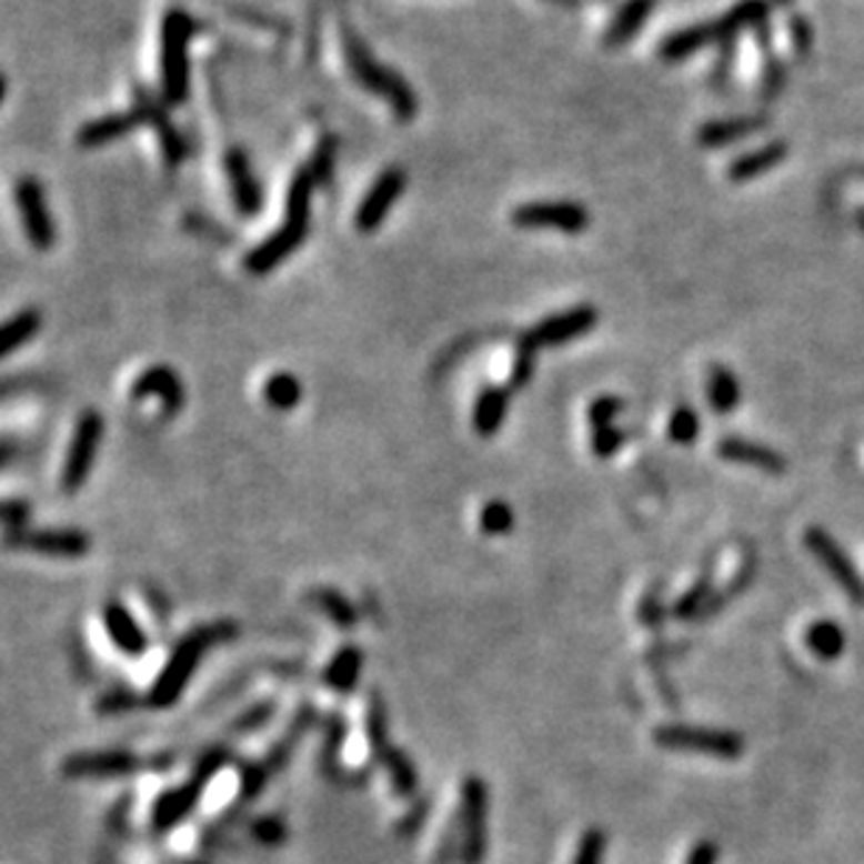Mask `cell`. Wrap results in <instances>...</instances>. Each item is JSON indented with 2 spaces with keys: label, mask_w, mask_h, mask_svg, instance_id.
<instances>
[{
  "label": "cell",
  "mask_w": 864,
  "mask_h": 864,
  "mask_svg": "<svg viewBox=\"0 0 864 864\" xmlns=\"http://www.w3.org/2000/svg\"><path fill=\"white\" fill-rule=\"evenodd\" d=\"M237 632H239L237 623L220 621V623H208V626H200L191 634H185V637L174 645L172 657H169V663L163 665V671L158 674V682H154L152 691H149L147 696L149 705L158 707V711L172 707L180 699V693L185 691L191 676H194L202 654H205L208 649H213V645L233 640L237 637Z\"/></svg>",
  "instance_id": "obj_1"
},
{
  "label": "cell",
  "mask_w": 864,
  "mask_h": 864,
  "mask_svg": "<svg viewBox=\"0 0 864 864\" xmlns=\"http://www.w3.org/2000/svg\"><path fill=\"white\" fill-rule=\"evenodd\" d=\"M194 20L183 9H169L160 23V96L167 104L189 99V46Z\"/></svg>",
  "instance_id": "obj_2"
},
{
  "label": "cell",
  "mask_w": 864,
  "mask_h": 864,
  "mask_svg": "<svg viewBox=\"0 0 864 864\" xmlns=\"http://www.w3.org/2000/svg\"><path fill=\"white\" fill-rule=\"evenodd\" d=\"M766 0H741L739 7L730 9L724 18L711 20V23L691 26L685 31H676L669 40L663 42V60L680 62L691 53H696L699 48L707 46V42L724 40V37H733L735 31H741L744 26H758L766 18Z\"/></svg>",
  "instance_id": "obj_3"
},
{
  "label": "cell",
  "mask_w": 864,
  "mask_h": 864,
  "mask_svg": "<svg viewBox=\"0 0 864 864\" xmlns=\"http://www.w3.org/2000/svg\"><path fill=\"white\" fill-rule=\"evenodd\" d=\"M345 57H349V66L354 71V77L365 84L371 93L382 96L388 104L393 107L399 113V119H413L415 110H419V101H415V93L396 77L393 71H388L385 66L373 60L371 51L345 29Z\"/></svg>",
  "instance_id": "obj_4"
},
{
  "label": "cell",
  "mask_w": 864,
  "mask_h": 864,
  "mask_svg": "<svg viewBox=\"0 0 864 864\" xmlns=\"http://www.w3.org/2000/svg\"><path fill=\"white\" fill-rule=\"evenodd\" d=\"M654 741L671 752H696L711 758L735 761L744 755V739L730 730H705L691 724H665L654 730Z\"/></svg>",
  "instance_id": "obj_5"
},
{
  "label": "cell",
  "mask_w": 864,
  "mask_h": 864,
  "mask_svg": "<svg viewBox=\"0 0 864 864\" xmlns=\"http://www.w3.org/2000/svg\"><path fill=\"white\" fill-rule=\"evenodd\" d=\"M101 435H104V419L96 410H84L73 430L71 446H68L66 466H62V492L77 494L88 480L90 469H93L96 452L101 446Z\"/></svg>",
  "instance_id": "obj_6"
},
{
  "label": "cell",
  "mask_w": 864,
  "mask_h": 864,
  "mask_svg": "<svg viewBox=\"0 0 864 864\" xmlns=\"http://www.w3.org/2000/svg\"><path fill=\"white\" fill-rule=\"evenodd\" d=\"M3 545L9 551L37 553L48 559H82L90 551V539L82 531H34V528H14L3 533Z\"/></svg>",
  "instance_id": "obj_7"
},
{
  "label": "cell",
  "mask_w": 864,
  "mask_h": 864,
  "mask_svg": "<svg viewBox=\"0 0 864 864\" xmlns=\"http://www.w3.org/2000/svg\"><path fill=\"white\" fill-rule=\"evenodd\" d=\"M805 547L812 551L814 559H820V564L828 570L831 579L845 590V595L853 604H864V581L858 579L856 567H853L851 559L845 556V551L836 545L823 528H808V531H805Z\"/></svg>",
  "instance_id": "obj_8"
},
{
  "label": "cell",
  "mask_w": 864,
  "mask_h": 864,
  "mask_svg": "<svg viewBox=\"0 0 864 864\" xmlns=\"http://www.w3.org/2000/svg\"><path fill=\"white\" fill-rule=\"evenodd\" d=\"M514 225L520 228H556L564 233H581L590 225V213L584 205L567 200L528 202L514 211Z\"/></svg>",
  "instance_id": "obj_9"
},
{
  "label": "cell",
  "mask_w": 864,
  "mask_h": 864,
  "mask_svg": "<svg viewBox=\"0 0 864 864\" xmlns=\"http://www.w3.org/2000/svg\"><path fill=\"white\" fill-rule=\"evenodd\" d=\"M307 233H309V220L287 217V222L273 233V237L264 239L255 250H250L248 259H244L248 273L264 275L270 273V270H275L279 264H284V261L290 259L303 242H307Z\"/></svg>",
  "instance_id": "obj_10"
},
{
  "label": "cell",
  "mask_w": 864,
  "mask_h": 864,
  "mask_svg": "<svg viewBox=\"0 0 864 864\" xmlns=\"http://www.w3.org/2000/svg\"><path fill=\"white\" fill-rule=\"evenodd\" d=\"M20 208V222H23L26 239L34 244L37 250H48L57 242V225H53L51 213H48L46 194H42V185L34 178L20 180L18 189H14Z\"/></svg>",
  "instance_id": "obj_11"
},
{
  "label": "cell",
  "mask_w": 864,
  "mask_h": 864,
  "mask_svg": "<svg viewBox=\"0 0 864 864\" xmlns=\"http://www.w3.org/2000/svg\"><path fill=\"white\" fill-rule=\"evenodd\" d=\"M485 812H489V792L485 783L469 777L463 783L461 817H463V858L466 864H478L485 853Z\"/></svg>",
  "instance_id": "obj_12"
},
{
  "label": "cell",
  "mask_w": 864,
  "mask_h": 864,
  "mask_svg": "<svg viewBox=\"0 0 864 864\" xmlns=\"http://www.w3.org/2000/svg\"><path fill=\"white\" fill-rule=\"evenodd\" d=\"M66 775L77 781H110V777L135 775L141 770V761L127 750H107V752H79L66 761Z\"/></svg>",
  "instance_id": "obj_13"
},
{
  "label": "cell",
  "mask_w": 864,
  "mask_h": 864,
  "mask_svg": "<svg viewBox=\"0 0 864 864\" xmlns=\"http://www.w3.org/2000/svg\"><path fill=\"white\" fill-rule=\"evenodd\" d=\"M132 110L138 113L141 124H149L154 130V135H158L160 141V149H163V158H167L172 167H180V163L185 160V154H189V149H185V141L183 135H180V130L172 124V119H169L167 104L154 99L149 90L138 88L135 107H132Z\"/></svg>",
  "instance_id": "obj_14"
},
{
  "label": "cell",
  "mask_w": 864,
  "mask_h": 864,
  "mask_svg": "<svg viewBox=\"0 0 864 864\" xmlns=\"http://www.w3.org/2000/svg\"><path fill=\"white\" fill-rule=\"evenodd\" d=\"M595 320H599V312L592 307H575L567 309V312H559L545 318L539 323L536 329L525 334L522 340L533 345V349H545V345H562L567 340L581 338L590 329H595Z\"/></svg>",
  "instance_id": "obj_15"
},
{
  "label": "cell",
  "mask_w": 864,
  "mask_h": 864,
  "mask_svg": "<svg viewBox=\"0 0 864 864\" xmlns=\"http://www.w3.org/2000/svg\"><path fill=\"white\" fill-rule=\"evenodd\" d=\"M404 183H408V178H404L402 169H388V172H382L380 180H376L373 189L365 194V200L360 202V211H356V228L368 233L380 225V222L388 217V211H391V208L396 205L399 197H402Z\"/></svg>",
  "instance_id": "obj_16"
},
{
  "label": "cell",
  "mask_w": 864,
  "mask_h": 864,
  "mask_svg": "<svg viewBox=\"0 0 864 864\" xmlns=\"http://www.w3.org/2000/svg\"><path fill=\"white\" fill-rule=\"evenodd\" d=\"M132 396L135 399H143V396L160 399V404H163V410H167L169 415L180 413L185 404L183 382H180V376L169 365L147 368V371H143L141 376L135 380V385H132Z\"/></svg>",
  "instance_id": "obj_17"
},
{
  "label": "cell",
  "mask_w": 864,
  "mask_h": 864,
  "mask_svg": "<svg viewBox=\"0 0 864 864\" xmlns=\"http://www.w3.org/2000/svg\"><path fill=\"white\" fill-rule=\"evenodd\" d=\"M716 452L722 461L761 469V472L777 474L786 469V458H783L781 452L770 450V446H764V444H755V441L739 439V435H727V439L719 441Z\"/></svg>",
  "instance_id": "obj_18"
},
{
  "label": "cell",
  "mask_w": 864,
  "mask_h": 864,
  "mask_svg": "<svg viewBox=\"0 0 864 864\" xmlns=\"http://www.w3.org/2000/svg\"><path fill=\"white\" fill-rule=\"evenodd\" d=\"M101 617H104L107 634H110V640L119 645L121 652L130 654V657H141V654L147 652L149 649L147 632L138 626V621L132 617V612L127 610L124 604H119V601H110V604H104Z\"/></svg>",
  "instance_id": "obj_19"
},
{
  "label": "cell",
  "mask_w": 864,
  "mask_h": 864,
  "mask_svg": "<svg viewBox=\"0 0 864 864\" xmlns=\"http://www.w3.org/2000/svg\"><path fill=\"white\" fill-rule=\"evenodd\" d=\"M225 169H228V178H231L237 208L244 213V217H255L261 208V189L253 169H250L248 154H244L242 149H231V152L225 154Z\"/></svg>",
  "instance_id": "obj_20"
},
{
  "label": "cell",
  "mask_w": 864,
  "mask_h": 864,
  "mask_svg": "<svg viewBox=\"0 0 864 864\" xmlns=\"http://www.w3.org/2000/svg\"><path fill=\"white\" fill-rule=\"evenodd\" d=\"M511 404V388L489 385L474 402V430L483 439H492L494 432L505 424V415H509Z\"/></svg>",
  "instance_id": "obj_21"
},
{
  "label": "cell",
  "mask_w": 864,
  "mask_h": 864,
  "mask_svg": "<svg viewBox=\"0 0 864 864\" xmlns=\"http://www.w3.org/2000/svg\"><path fill=\"white\" fill-rule=\"evenodd\" d=\"M138 124H141V119H138L135 110H132V113L101 115V119L88 121V124L79 130L77 141H79V147H84V149L104 147V143H113L115 138L130 135V132L135 130Z\"/></svg>",
  "instance_id": "obj_22"
},
{
  "label": "cell",
  "mask_w": 864,
  "mask_h": 864,
  "mask_svg": "<svg viewBox=\"0 0 864 864\" xmlns=\"http://www.w3.org/2000/svg\"><path fill=\"white\" fill-rule=\"evenodd\" d=\"M200 794L202 781H197V777L191 783H185V786L163 794V797L158 800V805H154V825H158V828H172L174 823H180V820L194 808Z\"/></svg>",
  "instance_id": "obj_23"
},
{
  "label": "cell",
  "mask_w": 864,
  "mask_h": 864,
  "mask_svg": "<svg viewBox=\"0 0 864 864\" xmlns=\"http://www.w3.org/2000/svg\"><path fill=\"white\" fill-rule=\"evenodd\" d=\"M40 326L42 314L37 312V309H23V312H18L14 318L3 320V323H0V360L23 349L29 340H34L37 334H40Z\"/></svg>",
  "instance_id": "obj_24"
},
{
  "label": "cell",
  "mask_w": 864,
  "mask_h": 864,
  "mask_svg": "<svg viewBox=\"0 0 864 864\" xmlns=\"http://www.w3.org/2000/svg\"><path fill=\"white\" fill-rule=\"evenodd\" d=\"M788 154V147L783 141H775V143H766V147L755 149V152H746L741 154L739 160H735L733 167H730V178L733 180H752V178H758V174L770 172V169H775L777 163H781L783 158Z\"/></svg>",
  "instance_id": "obj_25"
},
{
  "label": "cell",
  "mask_w": 864,
  "mask_h": 864,
  "mask_svg": "<svg viewBox=\"0 0 864 864\" xmlns=\"http://www.w3.org/2000/svg\"><path fill=\"white\" fill-rule=\"evenodd\" d=\"M360 671H362V652L356 649V645H345V649H340V652L334 654V660L329 663L323 680H326V685L332 687V691L351 693L356 687V682H360Z\"/></svg>",
  "instance_id": "obj_26"
},
{
  "label": "cell",
  "mask_w": 864,
  "mask_h": 864,
  "mask_svg": "<svg viewBox=\"0 0 864 864\" xmlns=\"http://www.w3.org/2000/svg\"><path fill=\"white\" fill-rule=\"evenodd\" d=\"M707 396H711L713 410L719 415H727L739 408L741 402V388L735 373L724 365H713L707 373Z\"/></svg>",
  "instance_id": "obj_27"
},
{
  "label": "cell",
  "mask_w": 864,
  "mask_h": 864,
  "mask_svg": "<svg viewBox=\"0 0 864 864\" xmlns=\"http://www.w3.org/2000/svg\"><path fill=\"white\" fill-rule=\"evenodd\" d=\"M764 124H766L764 119L713 121V124H707L699 130V141H702V147H724V143H733V141H739V138L758 132Z\"/></svg>",
  "instance_id": "obj_28"
},
{
  "label": "cell",
  "mask_w": 864,
  "mask_h": 864,
  "mask_svg": "<svg viewBox=\"0 0 864 864\" xmlns=\"http://www.w3.org/2000/svg\"><path fill=\"white\" fill-rule=\"evenodd\" d=\"M376 758H380V764L388 770V775H391L393 786H396L399 794L415 792V786H419V775H415L413 761H410L402 750H396L393 744H385L376 750Z\"/></svg>",
  "instance_id": "obj_29"
},
{
  "label": "cell",
  "mask_w": 864,
  "mask_h": 864,
  "mask_svg": "<svg viewBox=\"0 0 864 864\" xmlns=\"http://www.w3.org/2000/svg\"><path fill=\"white\" fill-rule=\"evenodd\" d=\"M652 7L654 0H629L626 7L621 9V14L615 18V23L610 26L606 42H610V46H623V42L632 40V37L640 31V26L645 23V18H649Z\"/></svg>",
  "instance_id": "obj_30"
},
{
  "label": "cell",
  "mask_w": 864,
  "mask_h": 864,
  "mask_svg": "<svg viewBox=\"0 0 864 864\" xmlns=\"http://www.w3.org/2000/svg\"><path fill=\"white\" fill-rule=\"evenodd\" d=\"M805 645H808L817 657L836 660L842 652H845V632H842L836 623L817 621L808 626V632H805Z\"/></svg>",
  "instance_id": "obj_31"
},
{
  "label": "cell",
  "mask_w": 864,
  "mask_h": 864,
  "mask_svg": "<svg viewBox=\"0 0 864 864\" xmlns=\"http://www.w3.org/2000/svg\"><path fill=\"white\" fill-rule=\"evenodd\" d=\"M309 599L323 610V615H329V621L338 623L340 629H351L356 626V610L349 599H345L343 592L332 590V586H323V590H312Z\"/></svg>",
  "instance_id": "obj_32"
},
{
  "label": "cell",
  "mask_w": 864,
  "mask_h": 864,
  "mask_svg": "<svg viewBox=\"0 0 864 864\" xmlns=\"http://www.w3.org/2000/svg\"><path fill=\"white\" fill-rule=\"evenodd\" d=\"M303 399L301 382L292 373H273L264 385V402L273 410H292Z\"/></svg>",
  "instance_id": "obj_33"
},
{
  "label": "cell",
  "mask_w": 864,
  "mask_h": 864,
  "mask_svg": "<svg viewBox=\"0 0 864 864\" xmlns=\"http://www.w3.org/2000/svg\"><path fill=\"white\" fill-rule=\"evenodd\" d=\"M480 528H483V533H489V536H505V533L514 531V511H511V505L503 503V500H492V503L480 511Z\"/></svg>",
  "instance_id": "obj_34"
},
{
  "label": "cell",
  "mask_w": 864,
  "mask_h": 864,
  "mask_svg": "<svg viewBox=\"0 0 864 864\" xmlns=\"http://www.w3.org/2000/svg\"><path fill=\"white\" fill-rule=\"evenodd\" d=\"M669 435L674 444H693L699 435V415L696 410L691 408V404H680V408L674 410V415H671L669 421Z\"/></svg>",
  "instance_id": "obj_35"
},
{
  "label": "cell",
  "mask_w": 864,
  "mask_h": 864,
  "mask_svg": "<svg viewBox=\"0 0 864 864\" xmlns=\"http://www.w3.org/2000/svg\"><path fill=\"white\" fill-rule=\"evenodd\" d=\"M707 599H711V579H699L696 584H693L691 590H687L685 595L676 601L674 612H671V615H674L676 621H691V617H696L699 612L705 610Z\"/></svg>",
  "instance_id": "obj_36"
},
{
  "label": "cell",
  "mask_w": 864,
  "mask_h": 864,
  "mask_svg": "<svg viewBox=\"0 0 864 864\" xmlns=\"http://www.w3.org/2000/svg\"><path fill=\"white\" fill-rule=\"evenodd\" d=\"M368 741H371L373 752L391 744V739H388V711L380 696H371V705H368Z\"/></svg>",
  "instance_id": "obj_37"
},
{
  "label": "cell",
  "mask_w": 864,
  "mask_h": 864,
  "mask_svg": "<svg viewBox=\"0 0 864 864\" xmlns=\"http://www.w3.org/2000/svg\"><path fill=\"white\" fill-rule=\"evenodd\" d=\"M623 408H626V402H623V399L601 396L590 404V413L586 415H590L592 426H595V430H601V426L615 424V419L623 413Z\"/></svg>",
  "instance_id": "obj_38"
},
{
  "label": "cell",
  "mask_w": 864,
  "mask_h": 864,
  "mask_svg": "<svg viewBox=\"0 0 864 864\" xmlns=\"http://www.w3.org/2000/svg\"><path fill=\"white\" fill-rule=\"evenodd\" d=\"M536 351L539 349H533V345L528 343V340H522V343H520V351H516L514 368H511V385H509L511 391H514V388H522V385H528V382H531L533 365H536Z\"/></svg>",
  "instance_id": "obj_39"
},
{
  "label": "cell",
  "mask_w": 864,
  "mask_h": 864,
  "mask_svg": "<svg viewBox=\"0 0 864 864\" xmlns=\"http://www.w3.org/2000/svg\"><path fill=\"white\" fill-rule=\"evenodd\" d=\"M138 705H141V699H138L135 693L127 691V687H115V691L104 693V696L96 702V711L104 713V716H113V713H127Z\"/></svg>",
  "instance_id": "obj_40"
},
{
  "label": "cell",
  "mask_w": 864,
  "mask_h": 864,
  "mask_svg": "<svg viewBox=\"0 0 864 864\" xmlns=\"http://www.w3.org/2000/svg\"><path fill=\"white\" fill-rule=\"evenodd\" d=\"M623 444H626V432L617 430L615 424L601 426V430H595V435H592V450L599 452L601 458L615 455Z\"/></svg>",
  "instance_id": "obj_41"
},
{
  "label": "cell",
  "mask_w": 864,
  "mask_h": 864,
  "mask_svg": "<svg viewBox=\"0 0 864 864\" xmlns=\"http://www.w3.org/2000/svg\"><path fill=\"white\" fill-rule=\"evenodd\" d=\"M31 520V505L26 500H0V525L7 531L14 528H26V522Z\"/></svg>",
  "instance_id": "obj_42"
},
{
  "label": "cell",
  "mask_w": 864,
  "mask_h": 864,
  "mask_svg": "<svg viewBox=\"0 0 864 864\" xmlns=\"http://www.w3.org/2000/svg\"><path fill=\"white\" fill-rule=\"evenodd\" d=\"M604 845L606 842L601 831H586L573 864H601V858H604Z\"/></svg>",
  "instance_id": "obj_43"
},
{
  "label": "cell",
  "mask_w": 864,
  "mask_h": 864,
  "mask_svg": "<svg viewBox=\"0 0 864 864\" xmlns=\"http://www.w3.org/2000/svg\"><path fill=\"white\" fill-rule=\"evenodd\" d=\"M270 716H273V702H261V705L250 707L248 713H244L242 719H239L237 724H233V733H253V730H259L261 724L270 722Z\"/></svg>",
  "instance_id": "obj_44"
},
{
  "label": "cell",
  "mask_w": 864,
  "mask_h": 864,
  "mask_svg": "<svg viewBox=\"0 0 864 864\" xmlns=\"http://www.w3.org/2000/svg\"><path fill=\"white\" fill-rule=\"evenodd\" d=\"M788 29H792V42L797 46L800 53H805L808 48H812V31H808V23H805L803 18H792Z\"/></svg>",
  "instance_id": "obj_45"
},
{
  "label": "cell",
  "mask_w": 864,
  "mask_h": 864,
  "mask_svg": "<svg viewBox=\"0 0 864 864\" xmlns=\"http://www.w3.org/2000/svg\"><path fill=\"white\" fill-rule=\"evenodd\" d=\"M640 615H643V623H649V626H657V623L663 621V606L657 604V599H654V595H649V599L643 601V606H640Z\"/></svg>",
  "instance_id": "obj_46"
},
{
  "label": "cell",
  "mask_w": 864,
  "mask_h": 864,
  "mask_svg": "<svg viewBox=\"0 0 864 864\" xmlns=\"http://www.w3.org/2000/svg\"><path fill=\"white\" fill-rule=\"evenodd\" d=\"M253 831H255V834L264 836L267 842H279L281 834H284V828H281L279 820H261V823L255 825Z\"/></svg>",
  "instance_id": "obj_47"
},
{
  "label": "cell",
  "mask_w": 864,
  "mask_h": 864,
  "mask_svg": "<svg viewBox=\"0 0 864 864\" xmlns=\"http://www.w3.org/2000/svg\"><path fill=\"white\" fill-rule=\"evenodd\" d=\"M713 862H716V847H713L711 842H702V845L691 853V858H687V864H713Z\"/></svg>",
  "instance_id": "obj_48"
},
{
  "label": "cell",
  "mask_w": 864,
  "mask_h": 864,
  "mask_svg": "<svg viewBox=\"0 0 864 864\" xmlns=\"http://www.w3.org/2000/svg\"><path fill=\"white\" fill-rule=\"evenodd\" d=\"M14 455V444L12 441H0V466Z\"/></svg>",
  "instance_id": "obj_49"
},
{
  "label": "cell",
  "mask_w": 864,
  "mask_h": 864,
  "mask_svg": "<svg viewBox=\"0 0 864 864\" xmlns=\"http://www.w3.org/2000/svg\"><path fill=\"white\" fill-rule=\"evenodd\" d=\"M3 99H7V79L0 73V104H3Z\"/></svg>",
  "instance_id": "obj_50"
},
{
  "label": "cell",
  "mask_w": 864,
  "mask_h": 864,
  "mask_svg": "<svg viewBox=\"0 0 864 864\" xmlns=\"http://www.w3.org/2000/svg\"><path fill=\"white\" fill-rule=\"evenodd\" d=\"M775 3H788V0H775Z\"/></svg>",
  "instance_id": "obj_51"
}]
</instances>
